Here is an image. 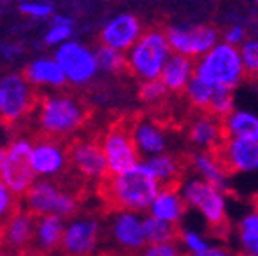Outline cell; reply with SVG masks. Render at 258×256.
<instances>
[{
    "instance_id": "obj_1",
    "label": "cell",
    "mask_w": 258,
    "mask_h": 256,
    "mask_svg": "<svg viewBox=\"0 0 258 256\" xmlns=\"http://www.w3.org/2000/svg\"><path fill=\"white\" fill-rule=\"evenodd\" d=\"M160 188L145 163H137L120 174H108L101 181L102 201L117 212L142 213L149 210Z\"/></svg>"
},
{
    "instance_id": "obj_2",
    "label": "cell",
    "mask_w": 258,
    "mask_h": 256,
    "mask_svg": "<svg viewBox=\"0 0 258 256\" xmlns=\"http://www.w3.org/2000/svg\"><path fill=\"white\" fill-rule=\"evenodd\" d=\"M36 120L40 131L48 138H67L85 125L88 108L81 99L69 93L40 95L36 102Z\"/></svg>"
},
{
    "instance_id": "obj_3",
    "label": "cell",
    "mask_w": 258,
    "mask_h": 256,
    "mask_svg": "<svg viewBox=\"0 0 258 256\" xmlns=\"http://www.w3.org/2000/svg\"><path fill=\"white\" fill-rule=\"evenodd\" d=\"M194 76L214 88L235 90L244 81L238 47L219 41L194 63Z\"/></svg>"
},
{
    "instance_id": "obj_4",
    "label": "cell",
    "mask_w": 258,
    "mask_h": 256,
    "mask_svg": "<svg viewBox=\"0 0 258 256\" xmlns=\"http://www.w3.org/2000/svg\"><path fill=\"white\" fill-rule=\"evenodd\" d=\"M172 54L165 32L147 31L125 54V68L140 81L158 79L161 68Z\"/></svg>"
},
{
    "instance_id": "obj_5",
    "label": "cell",
    "mask_w": 258,
    "mask_h": 256,
    "mask_svg": "<svg viewBox=\"0 0 258 256\" xmlns=\"http://www.w3.org/2000/svg\"><path fill=\"white\" fill-rule=\"evenodd\" d=\"M38 93L20 74H8L0 79V124L15 127L29 116L38 102Z\"/></svg>"
},
{
    "instance_id": "obj_6",
    "label": "cell",
    "mask_w": 258,
    "mask_h": 256,
    "mask_svg": "<svg viewBox=\"0 0 258 256\" xmlns=\"http://www.w3.org/2000/svg\"><path fill=\"white\" fill-rule=\"evenodd\" d=\"M179 194L186 206L201 213L210 228L222 229L226 226L228 204L222 190L215 188L214 184L206 183L201 177H192L181 184Z\"/></svg>"
},
{
    "instance_id": "obj_7",
    "label": "cell",
    "mask_w": 258,
    "mask_h": 256,
    "mask_svg": "<svg viewBox=\"0 0 258 256\" xmlns=\"http://www.w3.org/2000/svg\"><path fill=\"white\" fill-rule=\"evenodd\" d=\"M133 122L125 118L118 120L102 138L101 147L108 165V174H120L140 163V152L133 140Z\"/></svg>"
},
{
    "instance_id": "obj_8",
    "label": "cell",
    "mask_w": 258,
    "mask_h": 256,
    "mask_svg": "<svg viewBox=\"0 0 258 256\" xmlns=\"http://www.w3.org/2000/svg\"><path fill=\"white\" fill-rule=\"evenodd\" d=\"M24 210L34 217L59 215L64 219L76 213L77 199L67 190L57 188L52 181H34L24 196Z\"/></svg>"
},
{
    "instance_id": "obj_9",
    "label": "cell",
    "mask_w": 258,
    "mask_h": 256,
    "mask_svg": "<svg viewBox=\"0 0 258 256\" xmlns=\"http://www.w3.org/2000/svg\"><path fill=\"white\" fill-rule=\"evenodd\" d=\"M31 149L32 142L25 138L11 142V145L6 149L4 161L0 168V181L16 197H24L36 181V174L31 165Z\"/></svg>"
},
{
    "instance_id": "obj_10",
    "label": "cell",
    "mask_w": 258,
    "mask_h": 256,
    "mask_svg": "<svg viewBox=\"0 0 258 256\" xmlns=\"http://www.w3.org/2000/svg\"><path fill=\"white\" fill-rule=\"evenodd\" d=\"M54 59L63 70L67 83L74 86H83L90 83L99 72L95 52L79 41H64L54 54Z\"/></svg>"
},
{
    "instance_id": "obj_11",
    "label": "cell",
    "mask_w": 258,
    "mask_h": 256,
    "mask_svg": "<svg viewBox=\"0 0 258 256\" xmlns=\"http://www.w3.org/2000/svg\"><path fill=\"white\" fill-rule=\"evenodd\" d=\"M169 47L174 54L186 57H201L215 43H219L217 29L210 25H176L165 32Z\"/></svg>"
},
{
    "instance_id": "obj_12",
    "label": "cell",
    "mask_w": 258,
    "mask_h": 256,
    "mask_svg": "<svg viewBox=\"0 0 258 256\" xmlns=\"http://www.w3.org/2000/svg\"><path fill=\"white\" fill-rule=\"evenodd\" d=\"M67 163L86 179L102 181L108 176L104 152L101 144L93 140H76L67 145Z\"/></svg>"
},
{
    "instance_id": "obj_13",
    "label": "cell",
    "mask_w": 258,
    "mask_h": 256,
    "mask_svg": "<svg viewBox=\"0 0 258 256\" xmlns=\"http://www.w3.org/2000/svg\"><path fill=\"white\" fill-rule=\"evenodd\" d=\"M34 228H36V217L20 206V210L0 229L2 256H18L25 251H31Z\"/></svg>"
},
{
    "instance_id": "obj_14",
    "label": "cell",
    "mask_w": 258,
    "mask_h": 256,
    "mask_svg": "<svg viewBox=\"0 0 258 256\" xmlns=\"http://www.w3.org/2000/svg\"><path fill=\"white\" fill-rule=\"evenodd\" d=\"M215 154L228 172H258V142L224 138Z\"/></svg>"
},
{
    "instance_id": "obj_15",
    "label": "cell",
    "mask_w": 258,
    "mask_h": 256,
    "mask_svg": "<svg viewBox=\"0 0 258 256\" xmlns=\"http://www.w3.org/2000/svg\"><path fill=\"white\" fill-rule=\"evenodd\" d=\"M31 165L36 176H56L67 167V145L57 138H40L31 149Z\"/></svg>"
},
{
    "instance_id": "obj_16",
    "label": "cell",
    "mask_w": 258,
    "mask_h": 256,
    "mask_svg": "<svg viewBox=\"0 0 258 256\" xmlns=\"http://www.w3.org/2000/svg\"><path fill=\"white\" fill-rule=\"evenodd\" d=\"M99 224L93 219H77L64 226L61 245L69 256H90L97 245Z\"/></svg>"
},
{
    "instance_id": "obj_17",
    "label": "cell",
    "mask_w": 258,
    "mask_h": 256,
    "mask_svg": "<svg viewBox=\"0 0 258 256\" xmlns=\"http://www.w3.org/2000/svg\"><path fill=\"white\" fill-rule=\"evenodd\" d=\"M142 36V25L137 16L124 13V15L115 16L104 25L101 32L102 45L120 52H127L129 48L137 43V40Z\"/></svg>"
},
{
    "instance_id": "obj_18",
    "label": "cell",
    "mask_w": 258,
    "mask_h": 256,
    "mask_svg": "<svg viewBox=\"0 0 258 256\" xmlns=\"http://www.w3.org/2000/svg\"><path fill=\"white\" fill-rule=\"evenodd\" d=\"M113 236L122 249L138 251L144 249L147 240L144 233V219L135 212H117L113 220Z\"/></svg>"
},
{
    "instance_id": "obj_19",
    "label": "cell",
    "mask_w": 258,
    "mask_h": 256,
    "mask_svg": "<svg viewBox=\"0 0 258 256\" xmlns=\"http://www.w3.org/2000/svg\"><path fill=\"white\" fill-rule=\"evenodd\" d=\"M29 84L32 88H64L67 79L63 76V70L59 68V65L56 63V59L50 57H40L34 59L25 67L24 74Z\"/></svg>"
},
{
    "instance_id": "obj_20",
    "label": "cell",
    "mask_w": 258,
    "mask_h": 256,
    "mask_svg": "<svg viewBox=\"0 0 258 256\" xmlns=\"http://www.w3.org/2000/svg\"><path fill=\"white\" fill-rule=\"evenodd\" d=\"M185 210L186 204L176 186H161L160 192L156 194V197H154V201L149 206L151 217L174 226L183 219Z\"/></svg>"
},
{
    "instance_id": "obj_21",
    "label": "cell",
    "mask_w": 258,
    "mask_h": 256,
    "mask_svg": "<svg viewBox=\"0 0 258 256\" xmlns=\"http://www.w3.org/2000/svg\"><path fill=\"white\" fill-rule=\"evenodd\" d=\"M188 136L192 144L198 145L201 151L215 152L224 142L222 122L212 115H201L190 124Z\"/></svg>"
},
{
    "instance_id": "obj_22",
    "label": "cell",
    "mask_w": 258,
    "mask_h": 256,
    "mask_svg": "<svg viewBox=\"0 0 258 256\" xmlns=\"http://www.w3.org/2000/svg\"><path fill=\"white\" fill-rule=\"evenodd\" d=\"M194 63L192 57L181 56V54H170L165 61L161 74L158 79L163 83L167 92H185L186 84L194 77Z\"/></svg>"
},
{
    "instance_id": "obj_23",
    "label": "cell",
    "mask_w": 258,
    "mask_h": 256,
    "mask_svg": "<svg viewBox=\"0 0 258 256\" xmlns=\"http://www.w3.org/2000/svg\"><path fill=\"white\" fill-rule=\"evenodd\" d=\"M224 138L258 142V115L247 109H233L222 118Z\"/></svg>"
},
{
    "instance_id": "obj_24",
    "label": "cell",
    "mask_w": 258,
    "mask_h": 256,
    "mask_svg": "<svg viewBox=\"0 0 258 256\" xmlns=\"http://www.w3.org/2000/svg\"><path fill=\"white\" fill-rule=\"evenodd\" d=\"M192 165L198 177H201L206 183L214 184L215 188L222 190V192L228 190V170H226V167L222 165V161L219 160L215 152H196L192 156Z\"/></svg>"
},
{
    "instance_id": "obj_25",
    "label": "cell",
    "mask_w": 258,
    "mask_h": 256,
    "mask_svg": "<svg viewBox=\"0 0 258 256\" xmlns=\"http://www.w3.org/2000/svg\"><path fill=\"white\" fill-rule=\"evenodd\" d=\"M133 140L138 152L145 156H154L165 152L167 138L160 125L149 120H140L133 125Z\"/></svg>"
},
{
    "instance_id": "obj_26",
    "label": "cell",
    "mask_w": 258,
    "mask_h": 256,
    "mask_svg": "<svg viewBox=\"0 0 258 256\" xmlns=\"http://www.w3.org/2000/svg\"><path fill=\"white\" fill-rule=\"evenodd\" d=\"M64 222L59 215H43L36 217L34 228V240L41 252H50L61 245Z\"/></svg>"
},
{
    "instance_id": "obj_27",
    "label": "cell",
    "mask_w": 258,
    "mask_h": 256,
    "mask_svg": "<svg viewBox=\"0 0 258 256\" xmlns=\"http://www.w3.org/2000/svg\"><path fill=\"white\" fill-rule=\"evenodd\" d=\"M144 163L151 170V174L160 186H176L177 179L181 176V165H179L177 158L165 154V152L149 156Z\"/></svg>"
},
{
    "instance_id": "obj_28",
    "label": "cell",
    "mask_w": 258,
    "mask_h": 256,
    "mask_svg": "<svg viewBox=\"0 0 258 256\" xmlns=\"http://www.w3.org/2000/svg\"><path fill=\"white\" fill-rule=\"evenodd\" d=\"M144 233L147 244H163V242H172L176 240L177 231L176 226L163 222L154 217H145L144 219Z\"/></svg>"
},
{
    "instance_id": "obj_29",
    "label": "cell",
    "mask_w": 258,
    "mask_h": 256,
    "mask_svg": "<svg viewBox=\"0 0 258 256\" xmlns=\"http://www.w3.org/2000/svg\"><path fill=\"white\" fill-rule=\"evenodd\" d=\"M95 59L99 70H104V72L118 74L127 70L125 68V54L120 52V50H115V48L106 47V45H101L95 50Z\"/></svg>"
},
{
    "instance_id": "obj_30",
    "label": "cell",
    "mask_w": 258,
    "mask_h": 256,
    "mask_svg": "<svg viewBox=\"0 0 258 256\" xmlns=\"http://www.w3.org/2000/svg\"><path fill=\"white\" fill-rule=\"evenodd\" d=\"M185 95L194 108L206 111V109H208L210 100H212V95H214V86L203 83L201 79H198V77L194 76L192 79H190V83L186 84Z\"/></svg>"
},
{
    "instance_id": "obj_31",
    "label": "cell",
    "mask_w": 258,
    "mask_h": 256,
    "mask_svg": "<svg viewBox=\"0 0 258 256\" xmlns=\"http://www.w3.org/2000/svg\"><path fill=\"white\" fill-rule=\"evenodd\" d=\"M233 109H235L233 90L214 88V95H212V100H210L206 111H208L212 116H215V118H219V120H222V118L230 115Z\"/></svg>"
},
{
    "instance_id": "obj_32",
    "label": "cell",
    "mask_w": 258,
    "mask_h": 256,
    "mask_svg": "<svg viewBox=\"0 0 258 256\" xmlns=\"http://www.w3.org/2000/svg\"><path fill=\"white\" fill-rule=\"evenodd\" d=\"M244 74L258 79V40H246L238 47Z\"/></svg>"
},
{
    "instance_id": "obj_33",
    "label": "cell",
    "mask_w": 258,
    "mask_h": 256,
    "mask_svg": "<svg viewBox=\"0 0 258 256\" xmlns=\"http://www.w3.org/2000/svg\"><path fill=\"white\" fill-rule=\"evenodd\" d=\"M20 201L11 190L0 181V229L4 228L6 222L20 210Z\"/></svg>"
},
{
    "instance_id": "obj_34",
    "label": "cell",
    "mask_w": 258,
    "mask_h": 256,
    "mask_svg": "<svg viewBox=\"0 0 258 256\" xmlns=\"http://www.w3.org/2000/svg\"><path fill=\"white\" fill-rule=\"evenodd\" d=\"M179 240H181L183 249H186V251H188V254L201 252L210 245L201 233L196 231V229H190V228H185L181 233H179Z\"/></svg>"
},
{
    "instance_id": "obj_35",
    "label": "cell",
    "mask_w": 258,
    "mask_h": 256,
    "mask_svg": "<svg viewBox=\"0 0 258 256\" xmlns=\"http://www.w3.org/2000/svg\"><path fill=\"white\" fill-rule=\"evenodd\" d=\"M167 95V88L160 79L142 81L140 84V99L144 102H160Z\"/></svg>"
},
{
    "instance_id": "obj_36",
    "label": "cell",
    "mask_w": 258,
    "mask_h": 256,
    "mask_svg": "<svg viewBox=\"0 0 258 256\" xmlns=\"http://www.w3.org/2000/svg\"><path fill=\"white\" fill-rule=\"evenodd\" d=\"M142 256H185L183 254L181 245L176 240L172 242H163V244H147L144 247Z\"/></svg>"
},
{
    "instance_id": "obj_37",
    "label": "cell",
    "mask_w": 258,
    "mask_h": 256,
    "mask_svg": "<svg viewBox=\"0 0 258 256\" xmlns=\"http://www.w3.org/2000/svg\"><path fill=\"white\" fill-rule=\"evenodd\" d=\"M70 36H72V25L52 24V29L45 34V41H47V45H59L69 41Z\"/></svg>"
},
{
    "instance_id": "obj_38",
    "label": "cell",
    "mask_w": 258,
    "mask_h": 256,
    "mask_svg": "<svg viewBox=\"0 0 258 256\" xmlns=\"http://www.w3.org/2000/svg\"><path fill=\"white\" fill-rule=\"evenodd\" d=\"M20 11L32 18H48L52 15V8L48 4H40V2H25L20 6Z\"/></svg>"
},
{
    "instance_id": "obj_39",
    "label": "cell",
    "mask_w": 258,
    "mask_h": 256,
    "mask_svg": "<svg viewBox=\"0 0 258 256\" xmlns=\"http://www.w3.org/2000/svg\"><path fill=\"white\" fill-rule=\"evenodd\" d=\"M238 233H258V206L247 212L238 222Z\"/></svg>"
},
{
    "instance_id": "obj_40",
    "label": "cell",
    "mask_w": 258,
    "mask_h": 256,
    "mask_svg": "<svg viewBox=\"0 0 258 256\" xmlns=\"http://www.w3.org/2000/svg\"><path fill=\"white\" fill-rule=\"evenodd\" d=\"M246 40V29L240 27V25H233L224 32V40L222 41L228 45H233V47H240Z\"/></svg>"
},
{
    "instance_id": "obj_41",
    "label": "cell",
    "mask_w": 258,
    "mask_h": 256,
    "mask_svg": "<svg viewBox=\"0 0 258 256\" xmlns=\"http://www.w3.org/2000/svg\"><path fill=\"white\" fill-rule=\"evenodd\" d=\"M238 244L244 252L258 256V233H238Z\"/></svg>"
},
{
    "instance_id": "obj_42",
    "label": "cell",
    "mask_w": 258,
    "mask_h": 256,
    "mask_svg": "<svg viewBox=\"0 0 258 256\" xmlns=\"http://www.w3.org/2000/svg\"><path fill=\"white\" fill-rule=\"evenodd\" d=\"M188 256H231L230 251L221 245H208L205 251L201 252H194V254H188Z\"/></svg>"
},
{
    "instance_id": "obj_43",
    "label": "cell",
    "mask_w": 258,
    "mask_h": 256,
    "mask_svg": "<svg viewBox=\"0 0 258 256\" xmlns=\"http://www.w3.org/2000/svg\"><path fill=\"white\" fill-rule=\"evenodd\" d=\"M52 24H57V25H72V20H70V18H67V16L56 15V16H52Z\"/></svg>"
},
{
    "instance_id": "obj_44",
    "label": "cell",
    "mask_w": 258,
    "mask_h": 256,
    "mask_svg": "<svg viewBox=\"0 0 258 256\" xmlns=\"http://www.w3.org/2000/svg\"><path fill=\"white\" fill-rule=\"evenodd\" d=\"M4 154H6V149L0 147V168H2V161H4Z\"/></svg>"
},
{
    "instance_id": "obj_45",
    "label": "cell",
    "mask_w": 258,
    "mask_h": 256,
    "mask_svg": "<svg viewBox=\"0 0 258 256\" xmlns=\"http://www.w3.org/2000/svg\"><path fill=\"white\" fill-rule=\"evenodd\" d=\"M18 256H38V254H32L31 251H25V252H22V254H18Z\"/></svg>"
},
{
    "instance_id": "obj_46",
    "label": "cell",
    "mask_w": 258,
    "mask_h": 256,
    "mask_svg": "<svg viewBox=\"0 0 258 256\" xmlns=\"http://www.w3.org/2000/svg\"><path fill=\"white\" fill-rule=\"evenodd\" d=\"M235 256H256V254H249V252H244V251H242V252H238V254H235Z\"/></svg>"
},
{
    "instance_id": "obj_47",
    "label": "cell",
    "mask_w": 258,
    "mask_h": 256,
    "mask_svg": "<svg viewBox=\"0 0 258 256\" xmlns=\"http://www.w3.org/2000/svg\"><path fill=\"white\" fill-rule=\"evenodd\" d=\"M0 256H2V245H0Z\"/></svg>"
}]
</instances>
